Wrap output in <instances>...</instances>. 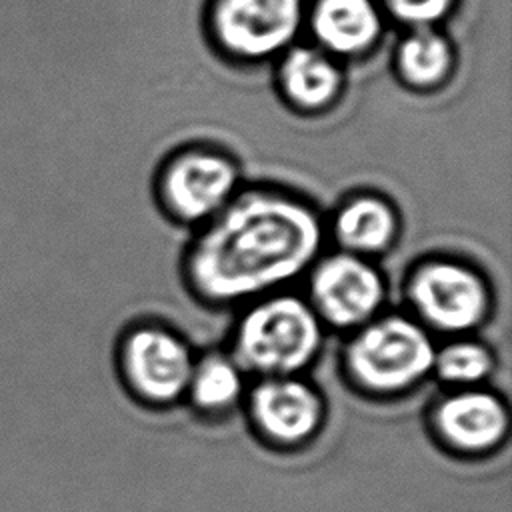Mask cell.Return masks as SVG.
Returning a JSON list of instances; mask_svg holds the SVG:
<instances>
[{
    "label": "cell",
    "mask_w": 512,
    "mask_h": 512,
    "mask_svg": "<svg viewBox=\"0 0 512 512\" xmlns=\"http://www.w3.org/2000/svg\"><path fill=\"white\" fill-rule=\"evenodd\" d=\"M326 220L302 194L282 186H242L194 228L180 274L188 294L212 310L240 308L288 290L324 254Z\"/></svg>",
    "instance_id": "1"
},
{
    "label": "cell",
    "mask_w": 512,
    "mask_h": 512,
    "mask_svg": "<svg viewBox=\"0 0 512 512\" xmlns=\"http://www.w3.org/2000/svg\"><path fill=\"white\" fill-rule=\"evenodd\" d=\"M238 310L228 352L246 376H296L316 362L326 328L306 296L278 290Z\"/></svg>",
    "instance_id": "2"
},
{
    "label": "cell",
    "mask_w": 512,
    "mask_h": 512,
    "mask_svg": "<svg viewBox=\"0 0 512 512\" xmlns=\"http://www.w3.org/2000/svg\"><path fill=\"white\" fill-rule=\"evenodd\" d=\"M434 352V334L408 312H380L348 332L340 370L354 392L394 400L432 376Z\"/></svg>",
    "instance_id": "3"
},
{
    "label": "cell",
    "mask_w": 512,
    "mask_h": 512,
    "mask_svg": "<svg viewBox=\"0 0 512 512\" xmlns=\"http://www.w3.org/2000/svg\"><path fill=\"white\" fill-rule=\"evenodd\" d=\"M404 298L412 318L446 338L472 334L494 308L488 276L476 264L448 254L418 260L406 274Z\"/></svg>",
    "instance_id": "4"
},
{
    "label": "cell",
    "mask_w": 512,
    "mask_h": 512,
    "mask_svg": "<svg viewBox=\"0 0 512 512\" xmlns=\"http://www.w3.org/2000/svg\"><path fill=\"white\" fill-rule=\"evenodd\" d=\"M242 188L238 162L222 148L190 144L168 154L154 174V198L166 218L198 228Z\"/></svg>",
    "instance_id": "5"
},
{
    "label": "cell",
    "mask_w": 512,
    "mask_h": 512,
    "mask_svg": "<svg viewBox=\"0 0 512 512\" xmlns=\"http://www.w3.org/2000/svg\"><path fill=\"white\" fill-rule=\"evenodd\" d=\"M194 362L190 342L162 322L130 324L116 346V368L126 392L148 408L182 402Z\"/></svg>",
    "instance_id": "6"
},
{
    "label": "cell",
    "mask_w": 512,
    "mask_h": 512,
    "mask_svg": "<svg viewBox=\"0 0 512 512\" xmlns=\"http://www.w3.org/2000/svg\"><path fill=\"white\" fill-rule=\"evenodd\" d=\"M304 296L324 328L352 332L382 312L388 288L372 258L334 250L308 270Z\"/></svg>",
    "instance_id": "7"
},
{
    "label": "cell",
    "mask_w": 512,
    "mask_h": 512,
    "mask_svg": "<svg viewBox=\"0 0 512 512\" xmlns=\"http://www.w3.org/2000/svg\"><path fill=\"white\" fill-rule=\"evenodd\" d=\"M242 404L254 436L282 452L304 448L326 420L324 396L304 374L256 378Z\"/></svg>",
    "instance_id": "8"
},
{
    "label": "cell",
    "mask_w": 512,
    "mask_h": 512,
    "mask_svg": "<svg viewBox=\"0 0 512 512\" xmlns=\"http://www.w3.org/2000/svg\"><path fill=\"white\" fill-rule=\"evenodd\" d=\"M426 422L434 442L448 454L482 458L506 442L510 412L506 400L484 384L446 388L430 404Z\"/></svg>",
    "instance_id": "9"
},
{
    "label": "cell",
    "mask_w": 512,
    "mask_h": 512,
    "mask_svg": "<svg viewBox=\"0 0 512 512\" xmlns=\"http://www.w3.org/2000/svg\"><path fill=\"white\" fill-rule=\"evenodd\" d=\"M304 16V0H214L210 28L226 54L264 60L294 46Z\"/></svg>",
    "instance_id": "10"
},
{
    "label": "cell",
    "mask_w": 512,
    "mask_h": 512,
    "mask_svg": "<svg viewBox=\"0 0 512 512\" xmlns=\"http://www.w3.org/2000/svg\"><path fill=\"white\" fill-rule=\"evenodd\" d=\"M326 230L338 250L374 260L398 240L400 214L384 194L362 190L346 196L336 206Z\"/></svg>",
    "instance_id": "11"
},
{
    "label": "cell",
    "mask_w": 512,
    "mask_h": 512,
    "mask_svg": "<svg viewBox=\"0 0 512 512\" xmlns=\"http://www.w3.org/2000/svg\"><path fill=\"white\" fill-rule=\"evenodd\" d=\"M308 22L318 48L344 58L374 48L384 26L376 0H316Z\"/></svg>",
    "instance_id": "12"
},
{
    "label": "cell",
    "mask_w": 512,
    "mask_h": 512,
    "mask_svg": "<svg viewBox=\"0 0 512 512\" xmlns=\"http://www.w3.org/2000/svg\"><path fill=\"white\" fill-rule=\"evenodd\" d=\"M344 76L334 56L314 46H290L278 66V88L300 112H320L340 96Z\"/></svg>",
    "instance_id": "13"
},
{
    "label": "cell",
    "mask_w": 512,
    "mask_h": 512,
    "mask_svg": "<svg viewBox=\"0 0 512 512\" xmlns=\"http://www.w3.org/2000/svg\"><path fill=\"white\" fill-rule=\"evenodd\" d=\"M246 378L228 350L196 356L184 400L202 418H224L244 402Z\"/></svg>",
    "instance_id": "14"
},
{
    "label": "cell",
    "mask_w": 512,
    "mask_h": 512,
    "mask_svg": "<svg viewBox=\"0 0 512 512\" xmlns=\"http://www.w3.org/2000/svg\"><path fill=\"white\" fill-rule=\"evenodd\" d=\"M452 64V46L434 28H412L396 48L398 76L406 86L416 90H432L444 84Z\"/></svg>",
    "instance_id": "15"
},
{
    "label": "cell",
    "mask_w": 512,
    "mask_h": 512,
    "mask_svg": "<svg viewBox=\"0 0 512 512\" xmlns=\"http://www.w3.org/2000/svg\"><path fill=\"white\" fill-rule=\"evenodd\" d=\"M494 366V352L482 340L470 334L450 336L444 344H436L432 376L444 388H470L482 386Z\"/></svg>",
    "instance_id": "16"
},
{
    "label": "cell",
    "mask_w": 512,
    "mask_h": 512,
    "mask_svg": "<svg viewBox=\"0 0 512 512\" xmlns=\"http://www.w3.org/2000/svg\"><path fill=\"white\" fill-rule=\"evenodd\" d=\"M386 12L410 28H434L446 18L454 0H382Z\"/></svg>",
    "instance_id": "17"
}]
</instances>
